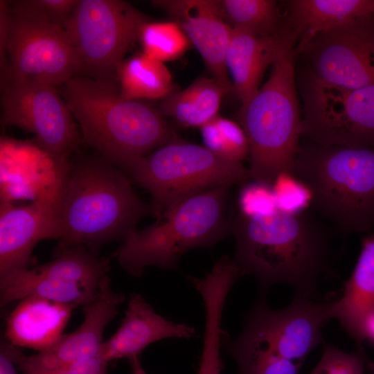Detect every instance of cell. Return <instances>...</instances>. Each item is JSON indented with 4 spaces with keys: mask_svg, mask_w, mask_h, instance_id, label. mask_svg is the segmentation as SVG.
<instances>
[{
    "mask_svg": "<svg viewBox=\"0 0 374 374\" xmlns=\"http://www.w3.org/2000/svg\"><path fill=\"white\" fill-rule=\"evenodd\" d=\"M215 1L220 16L233 29L267 36L278 33L287 25L281 20L276 1Z\"/></svg>",
    "mask_w": 374,
    "mask_h": 374,
    "instance_id": "obj_25",
    "label": "cell"
},
{
    "mask_svg": "<svg viewBox=\"0 0 374 374\" xmlns=\"http://www.w3.org/2000/svg\"><path fill=\"white\" fill-rule=\"evenodd\" d=\"M117 80L121 95L128 100L164 98L172 91L168 68L144 53L123 60Z\"/></svg>",
    "mask_w": 374,
    "mask_h": 374,
    "instance_id": "obj_24",
    "label": "cell"
},
{
    "mask_svg": "<svg viewBox=\"0 0 374 374\" xmlns=\"http://www.w3.org/2000/svg\"><path fill=\"white\" fill-rule=\"evenodd\" d=\"M15 365L5 348L0 345V374H18Z\"/></svg>",
    "mask_w": 374,
    "mask_h": 374,
    "instance_id": "obj_35",
    "label": "cell"
},
{
    "mask_svg": "<svg viewBox=\"0 0 374 374\" xmlns=\"http://www.w3.org/2000/svg\"><path fill=\"white\" fill-rule=\"evenodd\" d=\"M303 136L310 144L374 146V85L350 89L310 73L303 88Z\"/></svg>",
    "mask_w": 374,
    "mask_h": 374,
    "instance_id": "obj_9",
    "label": "cell"
},
{
    "mask_svg": "<svg viewBox=\"0 0 374 374\" xmlns=\"http://www.w3.org/2000/svg\"><path fill=\"white\" fill-rule=\"evenodd\" d=\"M366 368L370 374H374V362H368Z\"/></svg>",
    "mask_w": 374,
    "mask_h": 374,
    "instance_id": "obj_39",
    "label": "cell"
},
{
    "mask_svg": "<svg viewBox=\"0 0 374 374\" xmlns=\"http://www.w3.org/2000/svg\"><path fill=\"white\" fill-rule=\"evenodd\" d=\"M108 362L98 355L74 362L65 366L74 374H109Z\"/></svg>",
    "mask_w": 374,
    "mask_h": 374,
    "instance_id": "obj_33",
    "label": "cell"
},
{
    "mask_svg": "<svg viewBox=\"0 0 374 374\" xmlns=\"http://www.w3.org/2000/svg\"><path fill=\"white\" fill-rule=\"evenodd\" d=\"M277 208L290 214L308 211L313 203L310 188L293 173L280 175L272 184Z\"/></svg>",
    "mask_w": 374,
    "mask_h": 374,
    "instance_id": "obj_30",
    "label": "cell"
},
{
    "mask_svg": "<svg viewBox=\"0 0 374 374\" xmlns=\"http://www.w3.org/2000/svg\"><path fill=\"white\" fill-rule=\"evenodd\" d=\"M240 374H298L303 362H293L238 337L226 342Z\"/></svg>",
    "mask_w": 374,
    "mask_h": 374,
    "instance_id": "obj_26",
    "label": "cell"
},
{
    "mask_svg": "<svg viewBox=\"0 0 374 374\" xmlns=\"http://www.w3.org/2000/svg\"><path fill=\"white\" fill-rule=\"evenodd\" d=\"M294 175L313 194L312 206L345 234L374 224V148L299 147Z\"/></svg>",
    "mask_w": 374,
    "mask_h": 374,
    "instance_id": "obj_6",
    "label": "cell"
},
{
    "mask_svg": "<svg viewBox=\"0 0 374 374\" xmlns=\"http://www.w3.org/2000/svg\"><path fill=\"white\" fill-rule=\"evenodd\" d=\"M145 17L127 2L78 0L64 29L77 55L79 72L117 84V70L138 40Z\"/></svg>",
    "mask_w": 374,
    "mask_h": 374,
    "instance_id": "obj_8",
    "label": "cell"
},
{
    "mask_svg": "<svg viewBox=\"0 0 374 374\" xmlns=\"http://www.w3.org/2000/svg\"><path fill=\"white\" fill-rule=\"evenodd\" d=\"M364 339L368 340L374 346V312L366 319L363 329Z\"/></svg>",
    "mask_w": 374,
    "mask_h": 374,
    "instance_id": "obj_36",
    "label": "cell"
},
{
    "mask_svg": "<svg viewBox=\"0 0 374 374\" xmlns=\"http://www.w3.org/2000/svg\"><path fill=\"white\" fill-rule=\"evenodd\" d=\"M58 238V196L19 206L1 201L0 278L29 268L36 244L45 239Z\"/></svg>",
    "mask_w": 374,
    "mask_h": 374,
    "instance_id": "obj_16",
    "label": "cell"
},
{
    "mask_svg": "<svg viewBox=\"0 0 374 374\" xmlns=\"http://www.w3.org/2000/svg\"><path fill=\"white\" fill-rule=\"evenodd\" d=\"M9 13L8 35L0 44L1 86L31 81L60 87L79 72L64 28Z\"/></svg>",
    "mask_w": 374,
    "mask_h": 374,
    "instance_id": "obj_11",
    "label": "cell"
},
{
    "mask_svg": "<svg viewBox=\"0 0 374 374\" xmlns=\"http://www.w3.org/2000/svg\"><path fill=\"white\" fill-rule=\"evenodd\" d=\"M129 361L132 368V374H147L141 365L138 355L130 358Z\"/></svg>",
    "mask_w": 374,
    "mask_h": 374,
    "instance_id": "obj_37",
    "label": "cell"
},
{
    "mask_svg": "<svg viewBox=\"0 0 374 374\" xmlns=\"http://www.w3.org/2000/svg\"><path fill=\"white\" fill-rule=\"evenodd\" d=\"M59 92L80 125L81 140L124 172L156 148L179 139L158 109L125 98L117 84L75 75Z\"/></svg>",
    "mask_w": 374,
    "mask_h": 374,
    "instance_id": "obj_3",
    "label": "cell"
},
{
    "mask_svg": "<svg viewBox=\"0 0 374 374\" xmlns=\"http://www.w3.org/2000/svg\"><path fill=\"white\" fill-rule=\"evenodd\" d=\"M78 0H23L12 3L10 14L16 17L43 21L64 28Z\"/></svg>",
    "mask_w": 374,
    "mask_h": 374,
    "instance_id": "obj_29",
    "label": "cell"
},
{
    "mask_svg": "<svg viewBox=\"0 0 374 374\" xmlns=\"http://www.w3.org/2000/svg\"><path fill=\"white\" fill-rule=\"evenodd\" d=\"M229 187H217L190 197L153 224L131 232L114 253L123 269L141 276L148 267L176 269L187 251L209 247L232 234L225 215Z\"/></svg>",
    "mask_w": 374,
    "mask_h": 374,
    "instance_id": "obj_5",
    "label": "cell"
},
{
    "mask_svg": "<svg viewBox=\"0 0 374 374\" xmlns=\"http://www.w3.org/2000/svg\"><path fill=\"white\" fill-rule=\"evenodd\" d=\"M308 53L314 77L350 89L374 85V15L317 35Z\"/></svg>",
    "mask_w": 374,
    "mask_h": 374,
    "instance_id": "obj_14",
    "label": "cell"
},
{
    "mask_svg": "<svg viewBox=\"0 0 374 374\" xmlns=\"http://www.w3.org/2000/svg\"><path fill=\"white\" fill-rule=\"evenodd\" d=\"M368 362L364 348L346 353L324 344L322 356L310 374H364Z\"/></svg>",
    "mask_w": 374,
    "mask_h": 374,
    "instance_id": "obj_31",
    "label": "cell"
},
{
    "mask_svg": "<svg viewBox=\"0 0 374 374\" xmlns=\"http://www.w3.org/2000/svg\"><path fill=\"white\" fill-rule=\"evenodd\" d=\"M374 312V233L364 238L357 261L344 283L341 296L332 301V319H337L353 339L357 348H363V329Z\"/></svg>",
    "mask_w": 374,
    "mask_h": 374,
    "instance_id": "obj_21",
    "label": "cell"
},
{
    "mask_svg": "<svg viewBox=\"0 0 374 374\" xmlns=\"http://www.w3.org/2000/svg\"><path fill=\"white\" fill-rule=\"evenodd\" d=\"M200 53L207 68L226 93L234 91L225 64L233 29L220 16L215 0H156Z\"/></svg>",
    "mask_w": 374,
    "mask_h": 374,
    "instance_id": "obj_17",
    "label": "cell"
},
{
    "mask_svg": "<svg viewBox=\"0 0 374 374\" xmlns=\"http://www.w3.org/2000/svg\"><path fill=\"white\" fill-rule=\"evenodd\" d=\"M332 301L295 296L281 310L258 299L245 317L240 337L293 362H303L323 343L321 330L332 319Z\"/></svg>",
    "mask_w": 374,
    "mask_h": 374,
    "instance_id": "obj_13",
    "label": "cell"
},
{
    "mask_svg": "<svg viewBox=\"0 0 374 374\" xmlns=\"http://www.w3.org/2000/svg\"><path fill=\"white\" fill-rule=\"evenodd\" d=\"M1 123L33 134L37 146L52 157L68 159L81 140L73 114L59 91L26 81L2 86Z\"/></svg>",
    "mask_w": 374,
    "mask_h": 374,
    "instance_id": "obj_12",
    "label": "cell"
},
{
    "mask_svg": "<svg viewBox=\"0 0 374 374\" xmlns=\"http://www.w3.org/2000/svg\"><path fill=\"white\" fill-rule=\"evenodd\" d=\"M125 172L150 193L157 220L190 197L251 179L249 169L241 162L227 160L205 146L180 139L139 159Z\"/></svg>",
    "mask_w": 374,
    "mask_h": 374,
    "instance_id": "obj_7",
    "label": "cell"
},
{
    "mask_svg": "<svg viewBox=\"0 0 374 374\" xmlns=\"http://www.w3.org/2000/svg\"><path fill=\"white\" fill-rule=\"evenodd\" d=\"M138 40L143 53L160 62L175 60L188 49L190 40L174 21L143 23Z\"/></svg>",
    "mask_w": 374,
    "mask_h": 374,
    "instance_id": "obj_27",
    "label": "cell"
},
{
    "mask_svg": "<svg viewBox=\"0 0 374 374\" xmlns=\"http://www.w3.org/2000/svg\"><path fill=\"white\" fill-rule=\"evenodd\" d=\"M55 251L46 263L0 278L1 306L30 296L77 308L91 301L108 275L110 258L82 246Z\"/></svg>",
    "mask_w": 374,
    "mask_h": 374,
    "instance_id": "obj_10",
    "label": "cell"
},
{
    "mask_svg": "<svg viewBox=\"0 0 374 374\" xmlns=\"http://www.w3.org/2000/svg\"><path fill=\"white\" fill-rule=\"evenodd\" d=\"M193 327L175 323L157 314L137 293L130 295L125 316L109 339L104 341L100 355L107 362L138 355L149 345L168 338L190 339Z\"/></svg>",
    "mask_w": 374,
    "mask_h": 374,
    "instance_id": "obj_18",
    "label": "cell"
},
{
    "mask_svg": "<svg viewBox=\"0 0 374 374\" xmlns=\"http://www.w3.org/2000/svg\"><path fill=\"white\" fill-rule=\"evenodd\" d=\"M226 90L213 78H201L163 98L159 112L185 127L199 128L218 115Z\"/></svg>",
    "mask_w": 374,
    "mask_h": 374,
    "instance_id": "obj_23",
    "label": "cell"
},
{
    "mask_svg": "<svg viewBox=\"0 0 374 374\" xmlns=\"http://www.w3.org/2000/svg\"><path fill=\"white\" fill-rule=\"evenodd\" d=\"M76 308L37 296L24 298L7 318L6 339L18 348L48 350L62 337Z\"/></svg>",
    "mask_w": 374,
    "mask_h": 374,
    "instance_id": "obj_20",
    "label": "cell"
},
{
    "mask_svg": "<svg viewBox=\"0 0 374 374\" xmlns=\"http://www.w3.org/2000/svg\"><path fill=\"white\" fill-rule=\"evenodd\" d=\"M152 206L134 192L131 179L100 157L69 159L58 198L59 238L55 249L84 247L94 252L123 240Z\"/></svg>",
    "mask_w": 374,
    "mask_h": 374,
    "instance_id": "obj_2",
    "label": "cell"
},
{
    "mask_svg": "<svg viewBox=\"0 0 374 374\" xmlns=\"http://www.w3.org/2000/svg\"><path fill=\"white\" fill-rule=\"evenodd\" d=\"M125 300L122 293L115 292L109 276L101 281L95 298L82 306L84 320L73 332L63 335L51 348L35 355H26L6 339L1 345L22 374L39 373L64 368L69 364L98 355L105 328L116 315Z\"/></svg>",
    "mask_w": 374,
    "mask_h": 374,
    "instance_id": "obj_15",
    "label": "cell"
},
{
    "mask_svg": "<svg viewBox=\"0 0 374 374\" xmlns=\"http://www.w3.org/2000/svg\"><path fill=\"white\" fill-rule=\"evenodd\" d=\"M231 235L234 260L244 275L257 278L262 292L285 283L295 296L315 298L318 280L328 271L330 241L326 227L309 211L240 212L232 219Z\"/></svg>",
    "mask_w": 374,
    "mask_h": 374,
    "instance_id": "obj_1",
    "label": "cell"
},
{
    "mask_svg": "<svg viewBox=\"0 0 374 374\" xmlns=\"http://www.w3.org/2000/svg\"><path fill=\"white\" fill-rule=\"evenodd\" d=\"M287 5V24L296 37L297 53L304 52L321 33L374 15V0H293Z\"/></svg>",
    "mask_w": 374,
    "mask_h": 374,
    "instance_id": "obj_22",
    "label": "cell"
},
{
    "mask_svg": "<svg viewBox=\"0 0 374 374\" xmlns=\"http://www.w3.org/2000/svg\"><path fill=\"white\" fill-rule=\"evenodd\" d=\"M240 213L247 215L265 214L277 209L272 186L254 181L240 195Z\"/></svg>",
    "mask_w": 374,
    "mask_h": 374,
    "instance_id": "obj_32",
    "label": "cell"
},
{
    "mask_svg": "<svg viewBox=\"0 0 374 374\" xmlns=\"http://www.w3.org/2000/svg\"><path fill=\"white\" fill-rule=\"evenodd\" d=\"M294 40L296 37L288 24L278 33L267 36L233 29L225 64L242 106L258 91L265 71L280 51Z\"/></svg>",
    "mask_w": 374,
    "mask_h": 374,
    "instance_id": "obj_19",
    "label": "cell"
},
{
    "mask_svg": "<svg viewBox=\"0 0 374 374\" xmlns=\"http://www.w3.org/2000/svg\"><path fill=\"white\" fill-rule=\"evenodd\" d=\"M204 146L217 155L241 162L249 154V144L242 127L219 115L200 127Z\"/></svg>",
    "mask_w": 374,
    "mask_h": 374,
    "instance_id": "obj_28",
    "label": "cell"
},
{
    "mask_svg": "<svg viewBox=\"0 0 374 374\" xmlns=\"http://www.w3.org/2000/svg\"><path fill=\"white\" fill-rule=\"evenodd\" d=\"M296 42L292 41L271 64L266 82L238 114L248 144L253 181L272 186L283 173H293L303 134L296 89Z\"/></svg>",
    "mask_w": 374,
    "mask_h": 374,
    "instance_id": "obj_4",
    "label": "cell"
},
{
    "mask_svg": "<svg viewBox=\"0 0 374 374\" xmlns=\"http://www.w3.org/2000/svg\"><path fill=\"white\" fill-rule=\"evenodd\" d=\"M222 361L220 351L213 347L202 350L198 369V374H221Z\"/></svg>",
    "mask_w": 374,
    "mask_h": 374,
    "instance_id": "obj_34",
    "label": "cell"
},
{
    "mask_svg": "<svg viewBox=\"0 0 374 374\" xmlns=\"http://www.w3.org/2000/svg\"><path fill=\"white\" fill-rule=\"evenodd\" d=\"M32 374H74L66 367L61 368L52 371L39 373H32Z\"/></svg>",
    "mask_w": 374,
    "mask_h": 374,
    "instance_id": "obj_38",
    "label": "cell"
}]
</instances>
